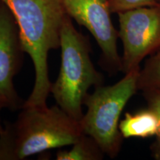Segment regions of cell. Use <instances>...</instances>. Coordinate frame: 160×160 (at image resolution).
I'll use <instances>...</instances> for the list:
<instances>
[{"label":"cell","mask_w":160,"mask_h":160,"mask_svg":"<svg viewBox=\"0 0 160 160\" xmlns=\"http://www.w3.org/2000/svg\"><path fill=\"white\" fill-rule=\"evenodd\" d=\"M105 153L97 142L90 136L82 133L72 145L68 151H59L57 153V160H101Z\"/></svg>","instance_id":"cell-9"},{"label":"cell","mask_w":160,"mask_h":160,"mask_svg":"<svg viewBox=\"0 0 160 160\" xmlns=\"http://www.w3.org/2000/svg\"><path fill=\"white\" fill-rule=\"evenodd\" d=\"M83 133L79 121L57 105L22 107L0 133V160H22L48 150L72 145Z\"/></svg>","instance_id":"cell-2"},{"label":"cell","mask_w":160,"mask_h":160,"mask_svg":"<svg viewBox=\"0 0 160 160\" xmlns=\"http://www.w3.org/2000/svg\"><path fill=\"white\" fill-rule=\"evenodd\" d=\"M4 108H7V106H6V104L2 100L0 99V112H1L2 109ZM2 129H3V126L2 125L1 119H0V133H1V132L2 131Z\"/></svg>","instance_id":"cell-13"},{"label":"cell","mask_w":160,"mask_h":160,"mask_svg":"<svg viewBox=\"0 0 160 160\" xmlns=\"http://www.w3.org/2000/svg\"><path fill=\"white\" fill-rule=\"evenodd\" d=\"M138 91L160 89V48L147 58L139 72Z\"/></svg>","instance_id":"cell-10"},{"label":"cell","mask_w":160,"mask_h":160,"mask_svg":"<svg viewBox=\"0 0 160 160\" xmlns=\"http://www.w3.org/2000/svg\"><path fill=\"white\" fill-rule=\"evenodd\" d=\"M119 129L123 139H146L156 137L159 130V119L156 112L146 107L134 113L126 112L120 120Z\"/></svg>","instance_id":"cell-8"},{"label":"cell","mask_w":160,"mask_h":160,"mask_svg":"<svg viewBox=\"0 0 160 160\" xmlns=\"http://www.w3.org/2000/svg\"><path fill=\"white\" fill-rule=\"evenodd\" d=\"M159 2H160V0H159Z\"/></svg>","instance_id":"cell-14"},{"label":"cell","mask_w":160,"mask_h":160,"mask_svg":"<svg viewBox=\"0 0 160 160\" xmlns=\"http://www.w3.org/2000/svg\"><path fill=\"white\" fill-rule=\"evenodd\" d=\"M159 0H110V6L112 13L130 11L139 8L157 5Z\"/></svg>","instance_id":"cell-12"},{"label":"cell","mask_w":160,"mask_h":160,"mask_svg":"<svg viewBox=\"0 0 160 160\" xmlns=\"http://www.w3.org/2000/svg\"><path fill=\"white\" fill-rule=\"evenodd\" d=\"M61 66L51 93L57 105L73 119L80 121L84 100L92 86L101 85L103 77L92 62L91 44L75 28L68 15L60 34Z\"/></svg>","instance_id":"cell-3"},{"label":"cell","mask_w":160,"mask_h":160,"mask_svg":"<svg viewBox=\"0 0 160 160\" xmlns=\"http://www.w3.org/2000/svg\"><path fill=\"white\" fill-rule=\"evenodd\" d=\"M142 92L147 106L156 112L159 119V130L155 140L150 146V151L153 159L160 160V89H149Z\"/></svg>","instance_id":"cell-11"},{"label":"cell","mask_w":160,"mask_h":160,"mask_svg":"<svg viewBox=\"0 0 160 160\" xmlns=\"http://www.w3.org/2000/svg\"><path fill=\"white\" fill-rule=\"evenodd\" d=\"M23 52L17 22L0 1V99L11 110L22 108L24 105L13 82L20 68Z\"/></svg>","instance_id":"cell-7"},{"label":"cell","mask_w":160,"mask_h":160,"mask_svg":"<svg viewBox=\"0 0 160 160\" xmlns=\"http://www.w3.org/2000/svg\"><path fill=\"white\" fill-rule=\"evenodd\" d=\"M139 71L125 73V77L111 85L97 86L88 93L84 105L87 112L79 121L82 132L97 142L105 154L115 158L123 142L119 125L125 105L138 91Z\"/></svg>","instance_id":"cell-4"},{"label":"cell","mask_w":160,"mask_h":160,"mask_svg":"<svg viewBox=\"0 0 160 160\" xmlns=\"http://www.w3.org/2000/svg\"><path fill=\"white\" fill-rule=\"evenodd\" d=\"M66 13L91 33L102 51L101 61L110 73L122 71L118 31L112 22L110 0H61Z\"/></svg>","instance_id":"cell-6"},{"label":"cell","mask_w":160,"mask_h":160,"mask_svg":"<svg viewBox=\"0 0 160 160\" xmlns=\"http://www.w3.org/2000/svg\"><path fill=\"white\" fill-rule=\"evenodd\" d=\"M124 73L139 71L143 59L160 48V2L117 13Z\"/></svg>","instance_id":"cell-5"},{"label":"cell","mask_w":160,"mask_h":160,"mask_svg":"<svg viewBox=\"0 0 160 160\" xmlns=\"http://www.w3.org/2000/svg\"><path fill=\"white\" fill-rule=\"evenodd\" d=\"M17 22L23 51L30 56L35 71L33 90L22 107H45L51 93L49 51L60 48L66 13L61 0H0Z\"/></svg>","instance_id":"cell-1"}]
</instances>
